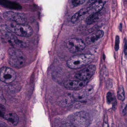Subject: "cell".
<instances>
[{
  "mask_svg": "<svg viewBox=\"0 0 127 127\" xmlns=\"http://www.w3.org/2000/svg\"><path fill=\"white\" fill-rule=\"evenodd\" d=\"M117 96L119 100H120L123 101L125 99L124 89L122 86H120L119 87L117 92Z\"/></svg>",
  "mask_w": 127,
  "mask_h": 127,
  "instance_id": "cell-19",
  "label": "cell"
},
{
  "mask_svg": "<svg viewBox=\"0 0 127 127\" xmlns=\"http://www.w3.org/2000/svg\"><path fill=\"white\" fill-rule=\"evenodd\" d=\"M0 4L7 8L12 9H20L21 7L17 3L6 0H0Z\"/></svg>",
  "mask_w": 127,
  "mask_h": 127,
  "instance_id": "cell-16",
  "label": "cell"
},
{
  "mask_svg": "<svg viewBox=\"0 0 127 127\" xmlns=\"http://www.w3.org/2000/svg\"><path fill=\"white\" fill-rule=\"evenodd\" d=\"M119 44H120V38L119 36H117L116 37L115 46V50L116 51H118L119 49Z\"/></svg>",
  "mask_w": 127,
  "mask_h": 127,
  "instance_id": "cell-22",
  "label": "cell"
},
{
  "mask_svg": "<svg viewBox=\"0 0 127 127\" xmlns=\"http://www.w3.org/2000/svg\"><path fill=\"white\" fill-rule=\"evenodd\" d=\"M87 0H72L71 4L73 7H77L83 4Z\"/></svg>",
  "mask_w": 127,
  "mask_h": 127,
  "instance_id": "cell-21",
  "label": "cell"
},
{
  "mask_svg": "<svg viewBox=\"0 0 127 127\" xmlns=\"http://www.w3.org/2000/svg\"><path fill=\"white\" fill-rule=\"evenodd\" d=\"M98 12L90 14L86 19V23L87 24L90 25L95 23L99 18Z\"/></svg>",
  "mask_w": 127,
  "mask_h": 127,
  "instance_id": "cell-17",
  "label": "cell"
},
{
  "mask_svg": "<svg viewBox=\"0 0 127 127\" xmlns=\"http://www.w3.org/2000/svg\"><path fill=\"white\" fill-rule=\"evenodd\" d=\"M119 29L120 30H121L122 29V24H120V25H119Z\"/></svg>",
  "mask_w": 127,
  "mask_h": 127,
  "instance_id": "cell-26",
  "label": "cell"
},
{
  "mask_svg": "<svg viewBox=\"0 0 127 127\" xmlns=\"http://www.w3.org/2000/svg\"><path fill=\"white\" fill-rule=\"evenodd\" d=\"M70 122L74 127H88L90 124L89 114L85 111L77 112L72 115L69 118Z\"/></svg>",
  "mask_w": 127,
  "mask_h": 127,
  "instance_id": "cell-3",
  "label": "cell"
},
{
  "mask_svg": "<svg viewBox=\"0 0 127 127\" xmlns=\"http://www.w3.org/2000/svg\"><path fill=\"white\" fill-rule=\"evenodd\" d=\"M104 33L103 31L97 30L93 32L87 37L86 42L88 45H92L97 42L103 36Z\"/></svg>",
  "mask_w": 127,
  "mask_h": 127,
  "instance_id": "cell-13",
  "label": "cell"
},
{
  "mask_svg": "<svg viewBox=\"0 0 127 127\" xmlns=\"http://www.w3.org/2000/svg\"><path fill=\"white\" fill-rule=\"evenodd\" d=\"M127 99H125L123 101L122 104L121 106V114L125 116L127 113Z\"/></svg>",
  "mask_w": 127,
  "mask_h": 127,
  "instance_id": "cell-20",
  "label": "cell"
},
{
  "mask_svg": "<svg viewBox=\"0 0 127 127\" xmlns=\"http://www.w3.org/2000/svg\"><path fill=\"white\" fill-rule=\"evenodd\" d=\"M8 126V125L4 122L0 121V127H7Z\"/></svg>",
  "mask_w": 127,
  "mask_h": 127,
  "instance_id": "cell-24",
  "label": "cell"
},
{
  "mask_svg": "<svg viewBox=\"0 0 127 127\" xmlns=\"http://www.w3.org/2000/svg\"><path fill=\"white\" fill-rule=\"evenodd\" d=\"M4 118L12 126H15L18 123V117L14 113H10L6 114L4 116Z\"/></svg>",
  "mask_w": 127,
  "mask_h": 127,
  "instance_id": "cell-15",
  "label": "cell"
},
{
  "mask_svg": "<svg viewBox=\"0 0 127 127\" xmlns=\"http://www.w3.org/2000/svg\"><path fill=\"white\" fill-rule=\"evenodd\" d=\"M81 89L72 94L75 101L82 102L86 100L92 92V88L90 85L85 87V89Z\"/></svg>",
  "mask_w": 127,
  "mask_h": 127,
  "instance_id": "cell-9",
  "label": "cell"
},
{
  "mask_svg": "<svg viewBox=\"0 0 127 127\" xmlns=\"http://www.w3.org/2000/svg\"><path fill=\"white\" fill-rule=\"evenodd\" d=\"M106 0H97L87 8L88 14L99 12L103 7Z\"/></svg>",
  "mask_w": 127,
  "mask_h": 127,
  "instance_id": "cell-12",
  "label": "cell"
},
{
  "mask_svg": "<svg viewBox=\"0 0 127 127\" xmlns=\"http://www.w3.org/2000/svg\"><path fill=\"white\" fill-rule=\"evenodd\" d=\"M96 67L94 65H91L78 72L75 74V78L78 80L87 81L91 78L95 74Z\"/></svg>",
  "mask_w": 127,
  "mask_h": 127,
  "instance_id": "cell-8",
  "label": "cell"
},
{
  "mask_svg": "<svg viewBox=\"0 0 127 127\" xmlns=\"http://www.w3.org/2000/svg\"><path fill=\"white\" fill-rule=\"evenodd\" d=\"M87 83V81L68 80L64 83V85L69 90L76 91L83 88Z\"/></svg>",
  "mask_w": 127,
  "mask_h": 127,
  "instance_id": "cell-10",
  "label": "cell"
},
{
  "mask_svg": "<svg viewBox=\"0 0 127 127\" xmlns=\"http://www.w3.org/2000/svg\"><path fill=\"white\" fill-rule=\"evenodd\" d=\"M88 14L87 8H83L75 13L71 18V21L75 23L81 21L86 14Z\"/></svg>",
  "mask_w": 127,
  "mask_h": 127,
  "instance_id": "cell-14",
  "label": "cell"
},
{
  "mask_svg": "<svg viewBox=\"0 0 127 127\" xmlns=\"http://www.w3.org/2000/svg\"><path fill=\"white\" fill-rule=\"evenodd\" d=\"M7 25L10 31L18 36L29 37L32 36L33 33L32 27L25 24H16L14 22Z\"/></svg>",
  "mask_w": 127,
  "mask_h": 127,
  "instance_id": "cell-4",
  "label": "cell"
},
{
  "mask_svg": "<svg viewBox=\"0 0 127 127\" xmlns=\"http://www.w3.org/2000/svg\"><path fill=\"white\" fill-rule=\"evenodd\" d=\"M75 101L72 94H66L60 97L57 100L59 106L63 107H68L73 104Z\"/></svg>",
  "mask_w": 127,
  "mask_h": 127,
  "instance_id": "cell-11",
  "label": "cell"
},
{
  "mask_svg": "<svg viewBox=\"0 0 127 127\" xmlns=\"http://www.w3.org/2000/svg\"><path fill=\"white\" fill-rule=\"evenodd\" d=\"M9 62L10 66L17 68H22L25 64L26 57L19 49L12 47L8 50Z\"/></svg>",
  "mask_w": 127,
  "mask_h": 127,
  "instance_id": "cell-2",
  "label": "cell"
},
{
  "mask_svg": "<svg viewBox=\"0 0 127 127\" xmlns=\"http://www.w3.org/2000/svg\"><path fill=\"white\" fill-rule=\"evenodd\" d=\"M93 59L92 54H78L70 57L67 61V65L71 69H78L89 64Z\"/></svg>",
  "mask_w": 127,
  "mask_h": 127,
  "instance_id": "cell-1",
  "label": "cell"
},
{
  "mask_svg": "<svg viewBox=\"0 0 127 127\" xmlns=\"http://www.w3.org/2000/svg\"><path fill=\"white\" fill-rule=\"evenodd\" d=\"M16 78V74L14 70L7 67H3L0 69V80L7 84L14 81Z\"/></svg>",
  "mask_w": 127,
  "mask_h": 127,
  "instance_id": "cell-7",
  "label": "cell"
},
{
  "mask_svg": "<svg viewBox=\"0 0 127 127\" xmlns=\"http://www.w3.org/2000/svg\"><path fill=\"white\" fill-rule=\"evenodd\" d=\"M107 102L109 104L112 103L113 109H115L117 105L116 99L115 97H113L112 92H109L107 93L106 96Z\"/></svg>",
  "mask_w": 127,
  "mask_h": 127,
  "instance_id": "cell-18",
  "label": "cell"
},
{
  "mask_svg": "<svg viewBox=\"0 0 127 127\" xmlns=\"http://www.w3.org/2000/svg\"><path fill=\"white\" fill-rule=\"evenodd\" d=\"M3 16L6 20L16 24H25L27 21V18L24 13L12 11L4 12L3 13Z\"/></svg>",
  "mask_w": 127,
  "mask_h": 127,
  "instance_id": "cell-6",
  "label": "cell"
},
{
  "mask_svg": "<svg viewBox=\"0 0 127 127\" xmlns=\"http://www.w3.org/2000/svg\"><path fill=\"white\" fill-rule=\"evenodd\" d=\"M97 0H89L88 1V3L89 5H91L93 3L96 1Z\"/></svg>",
  "mask_w": 127,
  "mask_h": 127,
  "instance_id": "cell-25",
  "label": "cell"
},
{
  "mask_svg": "<svg viewBox=\"0 0 127 127\" xmlns=\"http://www.w3.org/2000/svg\"><path fill=\"white\" fill-rule=\"evenodd\" d=\"M66 46L72 53L82 51L85 48L86 44L83 40L78 38H70L65 41Z\"/></svg>",
  "mask_w": 127,
  "mask_h": 127,
  "instance_id": "cell-5",
  "label": "cell"
},
{
  "mask_svg": "<svg viewBox=\"0 0 127 127\" xmlns=\"http://www.w3.org/2000/svg\"><path fill=\"white\" fill-rule=\"evenodd\" d=\"M124 53L125 55H127V40L125 39Z\"/></svg>",
  "mask_w": 127,
  "mask_h": 127,
  "instance_id": "cell-23",
  "label": "cell"
}]
</instances>
